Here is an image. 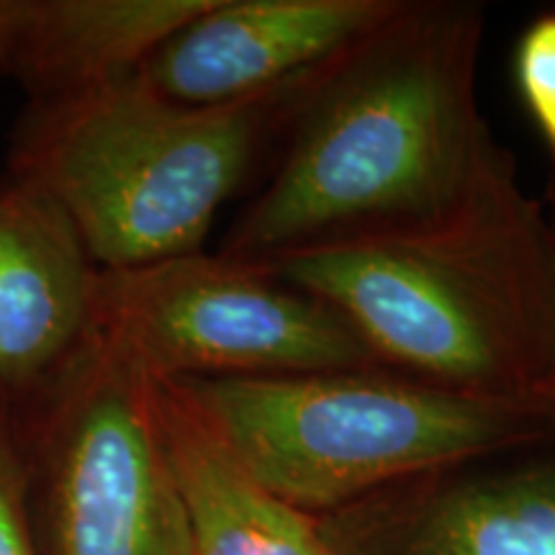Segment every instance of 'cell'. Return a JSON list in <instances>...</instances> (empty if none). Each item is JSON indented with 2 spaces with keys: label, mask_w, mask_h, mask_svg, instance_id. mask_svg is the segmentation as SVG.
<instances>
[{
  "label": "cell",
  "mask_w": 555,
  "mask_h": 555,
  "mask_svg": "<svg viewBox=\"0 0 555 555\" xmlns=\"http://www.w3.org/2000/svg\"><path fill=\"white\" fill-rule=\"evenodd\" d=\"M483 29L474 0H399L317 75L219 255L268 262L425 232L515 172L478 108Z\"/></svg>",
  "instance_id": "1"
},
{
  "label": "cell",
  "mask_w": 555,
  "mask_h": 555,
  "mask_svg": "<svg viewBox=\"0 0 555 555\" xmlns=\"http://www.w3.org/2000/svg\"><path fill=\"white\" fill-rule=\"evenodd\" d=\"M255 266L330 304L391 371L540 412L555 365V249L545 201L517 170L442 227Z\"/></svg>",
  "instance_id": "2"
},
{
  "label": "cell",
  "mask_w": 555,
  "mask_h": 555,
  "mask_svg": "<svg viewBox=\"0 0 555 555\" xmlns=\"http://www.w3.org/2000/svg\"><path fill=\"white\" fill-rule=\"evenodd\" d=\"M324 65L260 99L219 108L176 106L134 75L31 103L9 172L65 211L101 270L204 253L221 206L260 157L275 152Z\"/></svg>",
  "instance_id": "3"
},
{
  "label": "cell",
  "mask_w": 555,
  "mask_h": 555,
  "mask_svg": "<svg viewBox=\"0 0 555 555\" xmlns=\"http://www.w3.org/2000/svg\"><path fill=\"white\" fill-rule=\"evenodd\" d=\"M172 384L253 478L309 517L555 435L538 409L468 397L388 367Z\"/></svg>",
  "instance_id": "4"
},
{
  "label": "cell",
  "mask_w": 555,
  "mask_h": 555,
  "mask_svg": "<svg viewBox=\"0 0 555 555\" xmlns=\"http://www.w3.org/2000/svg\"><path fill=\"white\" fill-rule=\"evenodd\" d=\"M95 322L155 380L386 367L330 304L219 253L101 270Z\"/></svg>",
  "instance_id": "5"
},
{
  "label": "cell",
  "mask_w": 555,
  "mask_h": 555,
  "mask_svg": "<svg viewBox=\"0 0 555 555\" xmlns=\"http://www.w3.org/2000/svg\"><path fill=\"white\" fill-rule=\"evenodd\" d=\"M47 455L54 555H193L157 416V380L95 332L16 414Z\"/></svg>",
  "instance_id": "6"
},
{
  "label": "cell",
  "mask_w": 555,
  "mask_h": 555,
  "mask_svg": "<svg viewBox=\"0 0 555 555\" xmlns=\"http://www.w3.org/2000/svg\"><path fill=\"white\" fill-rule=\"evenodd\" d=\"M314 519L330 555H555V435Z\"/></svg>",
  "instance_id": "7"
},
{
  "label": "cell",
  "mask_w": 555,
  "mask_h": 555,
  "mask_svg": "<svg viewBox=\"0 0 555 555\" xmlns=\"http://www.w3.org/2000/svg\"><path fill=\"white\" fill-rule=\"evenodd\" d=\"M397 5L399 0H208L131 75L176 106H234L337 57Z\"/></svg>",
  "instance_id": "8"
},
{
  "label": "cell",
  "mask_w": 555,
  "mask_h": 555,
  "mask_svg": "<svg viewBox=\"0 0 555 555\" xmlns=\"http://www.w3.org/2000/svg\"><path fill=\"white\" fill-rule=\"evenodd\" d=\"M95 266L65 211L29 180H0V406L16 416L99 332Z\"/></svg>",
  "instance_id": "9"
},
{
  "label": "cell",
  "mask_w": 555,
  "mask_h": 555,
  "mask_svg": "<svg viewBox=\"0 0 555 555\" xmlns=\"http://www.w3.org/2000/svg\"><path fill=\"white\" fill-rule=\"evenodd\" d=\"M208 0H0V78L31 103L129 78Z\"/></svg>",
  "instance_id": "10"
},
{
  "label": "cell",
  "mask_w": 555,
  "mask_h": 555,
  "mask_svg": "<svg viewBox=\"0 0 555 555\" xmlns=\"http://www.w3.org/2000/svg\"><path fill=\"white\" fill-rule=\"evenodd\" d=\"M157 416L193 555H330L317 519L253 478L172 380H157Z\"/></svg>",
  "instance_id": "11"
},
{
  "label": "cell",
  "mask_w": 555,
  "mask_h": 555,
  "mask_svg": "<svg viewBox=\"0 0 555 555\" xmlns=\"http://www.w3.org/2000/svg\"><path fill=\"white\" fill-rule=\"evenodd\" d=\"M515 80L527 114L555 163V11L540 13L519 37Z\"/></svg>",
  "instance_id": "12"
},
{
  "label": "cell",
  "mask_w": 555,
  "mask_h": 555,
  "mask_svg": "<svg viewBox=\"0 0 555 555\" xmlns=\"http://www.w3.org/2000/svg\"><path fill=\"white\" fill-rule=\"evenodd\" d=\"M16 416L0 406V555H37L21 502Z\"/></svg>",
  "instance_id": "13"
},
{
  "label": "cell",
  "mask_w": 555,
  "mask_h": 555,
  "mask_svg": "<svg viewBox=\"0 0 555 555\" xmlns=\"http://www.w3.org/2000/svg\"><path fill=\"white\" fill-rule=\"evenodd\" d=\"M543 201H545V208H547V219H551L553 249H555V185H551V189H547ZM538 406H540V412L547 416V422H551V425L555 427V365H553L551 376H547V380L543 384V388H540Z\"/></svg>",
  "instance_id": "14"
}]
</instances>
